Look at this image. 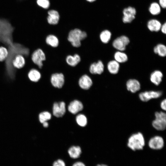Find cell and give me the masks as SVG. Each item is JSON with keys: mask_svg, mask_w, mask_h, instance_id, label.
<instances>
[{"mask_svg": "<svg viewBox=\"0 0 166 166\" xmlns=\"http://www.w3.org/2000/svg\"><path fill=\"white\" fill-rule=\"evenodd\" d=\"M50 80L52 85L54 87L61 88L64 83V77L62 73H54L52 75Z\"/></svg>", "mask_w": 166, "mask_h": 166, "instance_id": "cell-10", "label": "cell"}, {"mask_svg": "<svg viewBox=\"0 0 166 166\" xmlns=\"http://www.w3.org/2000/svg\"><path fill=\"white\" fill-rule=\"evenodd\" d=\"M9 54L8 51L5 47L0 46V61H4L7 58Z\"/></svg>", "mask_w": 166, "mask_h": 166, "instance_id": "cell-30", "label": "cell"}, {"mask_svg": "<svg viewBox=\"0 0 166 166\" xmlns=\"http://www.w3.org/2000/svg\"><path fill=\"white\" fill-rule=\"evenodd\" d=\"M69 156L71 158L76 160L79 158L82 153L81 147L78 145H73L70 147L67 150Z\"/></svg>", "mask_w": 166, "mask_h": 166, "instance_id": "cell-13", "label": "cell"}, {"mask_svg": "<svg viewBox=\"0 0 166 166\" xmlns=\"http://www.w3.org/2000/svg\"><path fill=\"white\" fill-rule=\"evenodd\" d=\"M160 30L162 33L166 34V23L165 22L164 24H162Z\"/></svg>", "mask_w": 166, "mask_h": 166, "instance_id": "cell-37", "label": "cell"}, {"mask_svg": "<svg viewBox=\"0 0 166 166\" xmlns=\"http://www.w3.org/2000/svg\"><path fill=\"white\" fill-rule=\"evenodd\" d=\"M161 8L156 2H153L148 7V11L152 15L156 16L159 14L161 12Z\"/></svg>", "mask_w": 166, "mask_h": 166, "instance_id": "cell-23", "label": "cell"}, {"mask_svg": "<svg viewBox=\"0 0 166 166\" xmlns=\"http://www.w3.org/2000/svg\"><path fill=\"white\" fill-rule=\"evenodd\" d=\"M119 63L115 60L110 61L108 63L107 68L108 71L111 74L118 73L120 69Z\"/></svg>", "mask_w": 166, "mask_h": 166, "instance_id": "cell-21", "label": "cell"}, {"mask_svg": "<svg viewBox=\"0 0 166 166\" xmlns=\"http://www.w3.org/2000/svg\"><path fill=\"white\" fill-rule=\"evenodd\" d=\"M145 140L142 133L138 132L132 134L128 138V147L133 151L142 150L145 145Z\"/></svg>", "mask_w": 166, "mask_h": 166, "instance_id": "cell-2", "label": "cell"}, {"mask_svg": "<svg viewBox=\"0 0 166 166\" xmlns=\"http://www.w3.org/2000/svg\"><path fill=\"white\" fill-rule=\"evenodd\" d=\"M37 2L39 6L45 9L48 8L50 5L49 0H37Z\"/></svg>", "mask_w": 166, "mask_h": 166, "instance_id": "cell-32", "label": "cell"}, {"mask_svg": "<svg viewBox=\"0 0 166 166\" xmlns=\"http://www.w3.org/2000/svg\"><path fill=\"white\" fill-rule=\"evenodd\" d=\"M126 86L128 90L134 93L140 89L141 85L140 82L137 80L131 79L127 81Z\"/></svg>", "mask_w": 166, "mask_h": 166, "instance_id": "cell-12", "label": "cell"}, {"mask_svg": "<svg viewBox=\"0 0 166 166\" xmlns=\"http://www.w3.org/2000/svg\"><path fill=\"white\" fill-rule=\"evenodd\" d=\"M136 10L134 7L128 6L124 9L122 11V21L125 24L129 23L136 18Z\"/></svg>", "mask_w": 166, "mask_h": 166, "instance_id": "cell-6", "label": "cell"}, {"mask_svg": "<svg viewBox=\"0 0 166 166\" xmlns=\"http://www.w3.org/2000/svg\"><path fill=\"white\" fill-rule=\"evenodd\" d=\"M45 42L47 45L53 47H57L59 44L58 38L53 35H48L45 38Z\"/></svg>", "mask_w": 166, "mask_h": 166, "instance_id": "cell-28", "label": "cell"}, {"mask_svg": "<svg viewBox=\"0 0 166 166\" xmlns=\"http://www.w3.org/2000/svg\"><path fill=\"white\" fill-rule=\"evenodd\" d=\"M163 74L159 70L153 71L150 74V79L151 82L156 85H160L162 81Z\"/></svg>", "mask_w": 166, "mask_h": 166, "instance_id": "cell-18", "label": "cell"}, {"mask_svg": "<svg viewBox=\"0 0 166 166\" xmlns=\"http://www.w3.org/2000/svg\"><path fill=\"white\" fill-rule=\"evenodd\" d=\"M31 59L33 62L38 66V70L42 68L43 62L46 59L45 54L42 49H38L32 53Z\"/></svg>", "mask_w": 166, "mask_h": 166, "instance_id": "cell-5", "label": "cell"}, {"mask_svg": "<svg viewBox=\"0 0 166 166\" xmlns=\"http://www.w3.org/2000/svg\"><path fill=\"white\" fill-rule=\"evenodd\" d=\"M114 60L120 63L126 62L128 60L127 55L123 51H118L116 52L114 55Z\"/></svg>", "mask_w": 166, "mask_h": 166, "instance_id": "cell-24", "label": "cell"}, {"mask_svg": "<svg viewBox=\"0 0 166 166\" xmlns=\"http://www.w3.org/2000/svg\"><path fill=\"white\" fill-rule=\"evenodd\" d=\"M52 166H66V164L63 160L58 159L53 161Z\"/></svg>", "mask_w": 166, "mask_h": 166, "instance_id": "cell-33", "label": "cell"}, {"mask_svg": "<svg viewBox=\"0 0 166 166\" xmlns=\"http://www.w3.org/2000/svg\"><path fill=\"white\" fill-rule=\"evenodd\" d=\"M76 121L78 124L82 127L85 126L87 124L86 117L82 114H79L77 116Z\"/></svg>", "mask_w": 166, "mask_h": 166, "instance_id": "cell-29", "label": "cell"}, {"mask_svg": "<svg viewBox=\"0 0 166 166\" xmlns=\"http://www.w3.org/2000/svg\"><path fill=\"white\" fill-rule=\"evenodd\" d=\"M51 115L48 112L45 111L41 113L39 115V120L41 123H43L45 122L50 120L51 118Z\"/></svg>", "mask_w": 166, "mask_h": 166, "instance_id": "cell-31", "label": "cell"}, {"mask_svg": "<svg viewBox=\"0 0 166 166\" xmlns=\"http://www.w3.org/2000/svg\"><path fill=\"white\" fill-rule=\"evenodd\" d=\"M25 63V59L24 57L20 54L16 55L12 61L13 66L17 69H20L23 68Z\"/></svg>", "mask_w": 166, "mask_h": 166, "instance_id": "cell-19", "label": "cell"}, {"mask_svg": "<svg viewBox=\"0 0 166 166\" xmlns=\"http://www.w3.org/2000/svg\"><path fill=\"white\" fill-rule=\"evenodd\" d=\"M81 58L79 55L75 54L72 56L70 55L67 56L66 61L67 63L72 66H75L80 61Z\"/></svg>", "mask_w": 166, "mask_h": 166, "instance_id": "cell-25", "label": "cell"}, {"mask_svg": "<svg viewBox=\"0 0 166 166\" xmlns=\"http://www.w3.org/2000/svg\"><path fill=\"white\" fill-rule=\"evenodd\" d=\"M48 16L47 20L50 24L56 25L58 23L59 19V15L58 12L54 10H51L48 12Z\"/></svg>", "mask_w": 166, "mask_h": 166, "instance_id": "cell-20", "label": "cell"}, {"mask_svg": "<svg viewBox=\"0 0 166 166\" xmlns=\"http://www.w3.org/2000/svg\"><path fill=\"white\" fill-rule=\"evenodd\" d=\"M86 0L89 2H92L95 1L96 0Z\"/></svg>", "mask_w": 166, "mask_h": 166, "instance_id": "cell-40", "label": "cell"}, {"mask_svg": "<svg viewBox=\"0 0 166 166\" xmlns=\"http://www.w3.org/2000/svg\"><path fill=\"white\" fill-rule=\"evenodd\" d=\"M155 119L152 122L153 127L158 131H163L166 127V114L165 113L160 111L155 113Z\"/></svg>", "mask_w": 166, "mask_h": 166, "instance_id": "cell-4", "label": "cell"}, {"mask_svg": "<svg viewBox=\"0 0 166 166\" xmlns=\"http://www.w3.org/2000/svg\"><path fill=\"white\" fill-rule=\"evenodd\" d=\"M43 126L45 128L47 127L48 126V123L47 121H45L43 123Z\"/></svg>", "mask_w": 166, "mask_h": 166, "instance_id": "cell-39", "label": "cell"}, {"mask_svg": "<svg viewBox=\"0 0 166 166\" xmlns=\"http://www.w3.org/2000/svg\"><path fill=\"white\" fill-rule=\"evenodd\" d=\"M28 76L31 81L37 82L41 77V74L39 70L36 69H32L29 72Z\"/></svg>", "mask_w": 166, "mask_h": 166, "instance_id": "cell-22", "label": "cell"}, {"mask_svg": "<svg viewBox=\"0 0 166 166\" xmlns=\"http://www.w3.org/2000/svg\"><path fill=\"white\" fill-rule=\"evenodd\" d=\"M14 27L6 20L0 19V43L5 44L12 41Z\"/></svg>", "mask_w": 166, "mask_h": 166, "instance_id": "cell-1", "label": "cell"}, {"mask_svg": "<svg viewBox=\"0 0 166 166\" xmlns=\"http://www.w3.org/2000/svg\"><path fill=\"white\" fill-rule=\"evenodd\" d=\"M161 108L163 110H166V100L165 99L163 100L160 103Z\"/></svg>", "mask_w": 166, "mask_h": 166, "instance_id": "cell-36", "label": "cell"}, {"mask_svg": "<svg viewBox=\"0 0 166 166\" xmlns=\"http://www.w3.org/2000/svg\"><path fill=\"white\" fill-rule=\"evenodd\" d=\"M164 142L163 138L160 136H155L149 140L148 145L149 147L154 150H159L164 147Z\"/></svg>", "mask_w": 166, "mask_h": 166, "instance_id": "cell-8", "label": "cell"}, {"mask_svg": "<svg viewBox=\"0 0 166 166\" xmlns=\"http://www.w3.org/2000/svg\"><path fill=\"white\" fill-rule=\"evenodd\" d=\"M66 111L65 103L63 101L54 103L53 107V115L57 117L63 116Z\"/></svg>", "mask_w": 166, "mask_h": 166, "instance_id": "cell-11", "label": "cell"}, {"mask_svg": "<svg viewBox=\"0 0 166 166\" xmlns=\"http://www.w3.org/2000/svg\"><path fill=\"white\" fill-rule=\"evenodd\" d=\"M95 166H109V165L106 163H99L96 164Z\"/></svg>", "mask_w": 166, "mask_h": 166, "instance_id": "cell-38", "label": "cell"}, {"mask_svg": "<svg viewBox=\"0 0 166 166\" xmlns=\"http://www.w3.org/2000/svg\"><path fill=\"white\" fill-rule=\"evenodd\" d=\"M130 42L129 38L125 35H122L115 39L113 41V47L118 51H124Z\"/></svg>", "mask_w": 166, "mask_h": 166, "instance_id": "cell-7", "label": "cell"}, {"mask_svg": "<svg viewBox=\"0 0 166 166\" xmlns=\"http://www.w3.org/2000/svg\"><path fill=\"white\" fill-rule=\"evenodd\" d=\"M104 66L102 62L98 61L97 62H94L91 64L90 66L89 71L93 74H101L103 72Z\"/></svg>", "mask_w": 166, "mask_h": 166, "instance_id": "cell-14", "label": "cell"}, {"mask_svg": "<svg viewBox=\"0 0 166 166\" xmlns=\"http://www.w3.org/2000/svg\"><path fill=\"white\" fill-rule=\"evenodd\" d=\"M78 84L82 89L87 90L90 88L92 85L93 82L90 77L87 75L82 76L79 79Z\"/></svg>", "mask_w": 166, "mask_h": 166, "instance_id": "cell-16", "label": "cell"}, {"mask_svg": "<svg viewBox=\"0 0 166 166\" xmlns=\"http://www.w3.org/2000/svg\"><path fill=\"white\" fill-rule=\"evenodd\" d=\"M72 166H86L85 164L83 162L80 160H77L75 161L72 164Z\"/></svg>", "mask_w": 166, "mask_h": 166, "instance_id": "cell-34", "label": "cell"}, {"mask_svg": "<svg viewBox=\"0 0 166 166\" xmlns=\"http://www.w3.org/2000/svg\"><path fill=\"white\" fill-rule=\"evenodd\" d=\"M158 3L161 8L165 9L166 8V0H158Z\"/></svg>", "mask_w": 166, "mask_h": 166, "instance_id": "cell-35", "label": "cell"}, {"mask_svg": "<svg viewBox=\"0 0 166 166\" xmlns=\"http://www.w3.org/2000/svg\"><path fill=\"white\" fill-rule=\"evenodd\" d=\"M83 109V105L80 101L75 100L72 101L68 107L69 111L73 114H76Z\"/></svg>", "mask_w": 166, "mask_h": 166, "instance_id": "cell-17", "label": "cell"}, {"mask_svg": "<svg viewBox=\"0 0 166 166\" xmlns=\"http://www.w3.org/2000/svg\"><path fill=\"white\" fill-rule=\"evenodd\" d=\"M162 24L161 22L158 19L152 18L148 21L147 26L148 30L150 31L157 32L160 30Z\"/></svg>", "mask_w": 166, "mask_h": 166, "instance_id": "cell-15", "label": "cell"}, {"mask_svg": "<svg viewBox=\"0 0 166 166\" xmlns=\"http://www.w3.org/2000/svg\"><path fill=\"white\" fill-rule=\"evenodd\" d=\"M87 36L86 33L78 29H75L69 32L68 40L74 47H78L81 45V41L85 39Z\"/></svg>", "mask_w": 166, "mask_h": 166, "instance_id": "cell-3", "label": "cell"}, {"mask_svg": "<svg viewBox=\"0 0 166 166\" xmlns=\"http://www.w3.org/2000/svg\"><path fill=\"white\" fill-rule=\"evenodd\" d=\"M162 94V92L161 91H145L140 93L139 94V97L141 101L147 102L152 99L159 98Z\"/></svg>", "mask_w": 166, "mask_h": 166, "instance_id": "cell-9", "label": "cell"}, {"mask_svg": "<svg viewBox=\"0 0 166 166\" xmlns=\"http://www.w3.org/2000/svg\"><path fill=\"white\" fill-rule=\"evenodd\" d=\"M154 52L161 57H164L166 55V47L162 44H159L153 49Z\"/></svg>", "mask_w": 166, "mask_h": 166, "instance_id": "cell-26", "label": "cell"}, {"mask_svg": "<svg viewBox=\"0 0 166 166\" xmlns=\"http://www.w3.org/2000/svg\"><path fill=\"white\" fill-rule=\"evenodd\" d=\"M112 33L109 30L102 31L100 35V38L101 42L104 44L107 43L111 39Z\"/></svg>", "mask_w": 166, "mask_h": 166, "instance_id": "cell-27", "label": "cell"}]
</instances>
